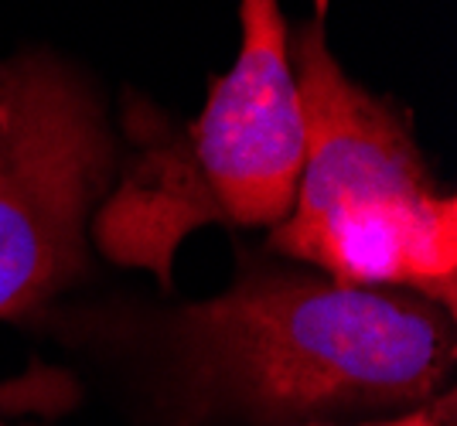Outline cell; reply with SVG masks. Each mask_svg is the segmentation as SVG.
<instances>
[{
  "mask_svg": "<svg viewBox=\"0 0 457 426\" xmlns=\"http://www.w3.org/2000/svg\"><path fill=\"white\" fill-rule=\"evenodd\" d=\"M164 348L188 409L307 426L427 406L457 334L454 314L410 291L243 263L226 293L164 317Z\"/></svg>",
  "mask_w": 457,
  "mask_h": 426,
  "instance_id": "6da1fadb",
  "label": "cell"
},
{
  "mask_svg": "<svg viewBox=\"0 0 457 426\" xmlns=\"http://www.w3.org/2000/svg\"><path fill=\"white\" fill-rule=\"evenodd\" d=\"M324 4L290 41L304 160L270 250L355 287L457 310V198L420 151L406 110L372 96L328 48Z\"/></svg>",
  "mask_w": 457,
  "mask_h": 426,
  "instance_id": "7a4b0ae2",
  "label": "cell"
},
{
  "mask_svg": "<svg viewBox=\"0 0 457 426\" xmlns=\"http://www.w3.org/2000/svg\"><path fill=\"white\" fill-rule=\"evenodd\" d=\"M239 55L212 78L205 110L171 127L147 102H127L134 154L116 194L96 212V246L171 291L181 239L202 225H277L301 177L304 136L290 31L280 0H239Z\"/></svg>",
  "mask_w": 457,
  "mask_h": 426,
  "instance_id": "3957f363",
  "label": "cell"
},
{
  "mask_svg": "<svg viewBox=\"0 0 457 426\" xmlns=\"http://www.w3.org/2000/svg\"><path fill=\"white\" fill-rule=\"evenodd\" d=\"M116 175L93 86L52 52L0 61V321L86 273V229Z\"/></svg>",
  "mask_w": 457,
  "mask_h": 426,
  "instance_id": "277c9868",
  "label": "cell"
},
{
  "mask_svg": "<svg viewBox=\"0 0 457 426\" xmlns=\"http://www.w3.org/2000/svg\"><path fill=\"white\" fill-rule=\"evenodd\" d=\"M72 396H76V392H72V382L65 379V372L35 365L31 375L0 382V413H4V409L21 413V409H35V406L55 413V409L69 406ZM0 426H14V423H7V420L0 416Z\"/></svg>",
  "mask_w": 457,
  "mask_h": 426,
  "instance_id": "5b68a950",
  "label": "cell"
},
{
  "mask_svg": "<svg viewBox=\"0 0 457 426\" xmlns=\"http://www.w3.org/2000/svg\"><path fill=\"white\" fill-rule=\"evenodd\" d=\"M307 426H338V423H307ZM355 426H454V392L444 389L437 399H430L427 406H417L400 416H386V420H369Z\"/></svg>",
  "mask_w": 457,
  "mask_h": 426,
  "instance_id": "8992f818",
  "label": "cell"
}]
</instances>
